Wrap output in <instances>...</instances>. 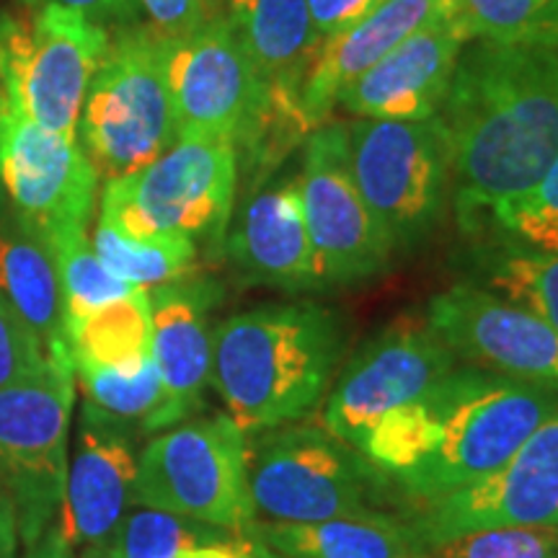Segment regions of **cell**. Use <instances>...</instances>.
Returning <instances> with one entry per match:
<instances>
[{"label": "cell", "mask_w": 558, "mask_h": 558, "mask_svg": "<svg viewBox=\"0 0 558 558\" xmlns=\"http://www.w3.org/2000/svg\"><path fill=\"white\" fill-rule=\"evenodd\" d=\"M488 226L507 243L558 254V156L538 186L494 215Z\"/></svg>", "instance_id": "obj_33"}, {"label": "cell", "mask_w": 558, "mask_h": 558, "mask_svg": "<svg viewBox=\"0 0 558 558\" xmlns=\"http://www.w3.org/2000/svg\"><path fill=\"white\" fill-rule=\"evenodd\" d=\"M473 39L558 45V0H458Z\"/></svg>", "instance_id": "obj_31"}, {"label": "cell", "mask_w": 558, "mask_h": 558, "mask_svg": "<svg viewBox=\"0 0 558 558\" xmlns=\"http://www.w3.org/2000/svg\"><path fill=\"white\" fill-rule=\"evenodd\" d=\"M488 290L558 331V254L501 243L486 262Z\"/></svg>", "instance_id": "obj_29"}, {"label": "cell", "mask_w": 558, "mask_h": 558, "mask_svg": "<svg viewBox=\"0 0 558 558\" xmlns=\"http://www.w3.org/2000/svg\"><path fill=\"white\" fill-rule=\"evenodd\" d=\"M349 158L365 205L393 254L427 241L450 190L442 130L432 120H357L349 124Z\"/></svg>", "instance_id": "obj_10"}, {"label": "cell", "mask_w": 558, "mask_h": 558, "mask_svg": "<svg viewBox=\"0 0 558 558\" xmlns=\"http://www.w3.org/2000/svg\"><path fill=\"white\" fill-rule=\"evenodd\" d=\"M248 535L284 558H416L411 525L380 512H357L320 522H259Z\"/></svg>", "instance_id": "obj_23"}, {"label": "cell", "mask_w": 558, "mask_h": 558, "mask_svg": "<svg viewBox=\"0 0 558 558\" xmlns=\"http://www.w3.org/2000/svg\"><path fill=\"white\" fill-rule=\"evenodd\" d=\"M166 78L177 137L220 140L256 166L288 148L282 130L298 109L295 94L262 78L228 19L213 16L166 41Z\"/></svg>", "instance_id": "obj_4"}, {"label": "cell", "mask_w": 558, "mask_h": 558, "mask_svg": "<svg viewBox=\"0 0 558 558\" xmlns=\"http://www.w3.org/2000/svg\"><path fill=\"white\" fill-rule=\"evenodd\" d=\"M75 388V367L50 362L34 378L0 390V484L16 507L24 548L58 520Z\"/></svg>", "instance_id": "obj_11"}, {"label": "cell", "mask_w": 558, "mask_h": 558, "mask_svg": "<svg viewBox=\"0 0 558 558\" xmlns=\"http://www.w3.org/2000/svg\"><path fill=\"white\" fill-rule=\"evenodd\" d=\"M248 492L267 522H320L373 512L380 473L360 450L316 424H284L248 437Z\"/></svg>", "instance_id": "obj_9"}, {"label": "cell", "mask_w": 558, "mask_h": 558, "mask_svg": "<svg viewBox=\"0 0 558 558\" xmlns=\"http://www.w3.org/2000/svg\"><path fill=\"white\" fill-rule=\"evenodd\" d=\"M73 367L135 369L153 357L148 290H135L68 329Z\"/></svg>", "instance_id": "obj_27"}, {"label": "cell", "mask_w": 558, "mask_h": 558, "mask_svg": "<svg viewBox=\"0 0 558 558\" xmlns=\"http://www.w3.org/2000/svg\"><path fill=\"white\" fill-rule=\"evenodd\" d=\"M99 179L78 140L39 128L0 88V192L47 246L86 233Z\"/></svg>", "instance_id": "obj_12"}, {"label": "cell", "mask_w": 558, "mask_h": 558, "mask_svg": "<svg viewBox=\"0 0 558 558\" xmlns=\"http://www.w3.org/2000/svg\"><path fill=\"white\" fill-rule=\"evenodd\" d=\"M166 41L153 26H120L90 78L78 137L107 181L145 169L177 143Z\"/></svg>", "instance_id": "obj_5"}, {"label": "cell", "mask_w": 558, "mask_h": 558, "mask_svg": "<svg viewBox=\"0 0 558 558\" xmlns=\"http://www.w3.org/2000/svg\"><path fill=\"white\" fill-rule=\"evenodd\" d=\"M21 558H73V550L62 541L58 525H52L34 546L24 548V556Z\"/></svg>", "instance_id": "obj_39"}, {"label": "cell", "mask_w": 558, "mask_h": 558, "mask_svg": "<svg viewBox=\"0 0 558 558\" xmlns=\"http://www.w3.org/2000/svg\"><path fill=\"white\" fill-rule=\"evenodd\" d=\"M298 192L326 284L362 282L390 267L393 246L357 190L344 124L311 132Z\"/></svg>", "instance_id": "obj_13"}, {"label": "cell", "mask_w": 558, "mask_h": 558, "mask_svg": "<svg viewBox=\"0 0 558 558\" xmlns=\"http://www.w3.org/2000/svg\"><path fill=\"white\" fill-rule=\"evenodd\" d=\"M0 298L29 324L50 362L73 365L54 256L9 199H0Z\"/></svg>", "instance_id": "obj_22"}, {"label": "cell", "mask_w": 558, "mask_h": 558, "mask_svg": "<svg viewBox=\"0 0 558 558\" xmlns=\"http://www.w3.org/2000/svg\"><path fill=\"white\" fill-rule=\"evenodd\" d=\"M19 546L16 507H13L5 486L0 484V558H19Z\"/></svg>", "instance_id": "obj_38"}, {"label": "cell", "mask_w": 558, "mask_h": 558, "mask_svg": "<svg viewBox=\"0 0 558 558\" xmlns=\"http://www.w3.org/2000/svg\"><path fill=\"white\" fill-rule=\"evenodd\" d=\"M153 362L173 407L186 418L202 407L213 365L209 311L220 300V284L207 277H184L150 292Z\"/></svg>", "instance_id": "obj_21"}, {"label": "cell", "mask_w": 558, "mask_h": 558, "mask_svg": "<svg viewBox=\"0 0 558 558\" xmlns=\"http://www.w3.org/2000/svg\"><path fill=\"white\" fill-rule=\"evenodd\" d=\"M501 525L558 527V409L492 476L424 505L411 525L418 546Z\"/></svg>", "instance_id": "obj_15"}, {"label": "cell", "mask_w": 558, "mask_h": 558, "mask_svg": "<svg viewBox=\"0 0 558 558\" xmlns=\"http://www.w3.org/2000/svg\"><path fill=\"white\" fill-rule=\"evenodd\" d=\"M558 409V386L450 369L416 401L383 416L360 452L422 505L497 473Z\"/></svg>", "instance_id": "obj_2"}, {"label": "cell", "mask_w": 558, "mask_h": 558, "mask_svg": "<svg viewBox=\"0 0 558 558\" xmlns=\"http://www.w3.org/2000/svg\"><path fill=\"white\" fill-rule=\"evenodd\" d=\"M427 326L456 360L558 386V331L488 288L460 282L429 300Z\"/></svg>", "instance_id": "obj_16"}, {"label": "cell", "mask_w": 558, "mask_h": 558, "mask_svg": "<svg viewBox=\"0 0 558 558\" xmlns=\"http://www.w3.org/2000/svg\"><path fill=\"white\" fill-rule=\"evenodd\" d=\"M73 558H111V554H109V546H104V548L78 550V554H73Z\"/></svg>", "instance_id": "obj_40"}, {"label": "cell", "mask_w": 558, "mask_h": 558, "mask_svg": "<svg viewBox=\"0 0 558 558\" xmlns=\"http://www.w3.org/2000/svg\"><path fill=\"white\" fill-rule=\"evenodd\" d=\"M456 369V354L427 320L401 318L347 362L324 403V429L360 450L383 416L416 401Z\"/></svg>", "instance_id": "obj_14"}, {"label": "cell", "mask_w": 558, "mask_h": 558, "mask_svg": "<svg viewBox=\"0 0 558 558\" xmlns=\"http://www.w3.org/2000/svg\"><path fill=\"white\" fill-rule=\"evenodd\" d=\"M111 558H271L254 535L140 507L124 514L109 543Z\"/></svg>", "instance_id": "obj_25"}, {"label": "cell", "mask_w": 558, "mask_h": 558, "mask_svg": "<svg viewBox=\"0 0 558 558\" xmlns=\"http://www.w3.org/2000/svg\"><path fill=\"white\" fill-rule=\"evenodd\" d=\"M50 3L65 5L104 29L107 24H132L140 13V0H50Z\"/></svg>", "instance_id": "obj_37"}, {"label": "cell", "mask_w": 558, "mask_h": 558, "mask_svg": "<svg viewBox=\"0 0 558 558\" xmlns=\"http://www.w3.org/2000/svg\"><path fill=\"white\" fill-rule=\"evenodd\" d=\"M228 254L248 282L282 290L326 288L298 181L251 194L228 235Z\"/></svg>", "instance_id": "obj_20"}, {"label": "cell", "mask_w": 558, "mask_h": 558, "mask_svg": "<svg viewBox=\"0 0 558 558\" xmlns=\"http://www.w3.org/2000/svg\"><path fill=\"white\" fill-rule=\"evenodd\" d=\"M305 3H308L313 29L320 39H326L360 21L380 0H305Z\"/></svg>", "instance_id": "obj_36"}, {"label": "cell", "mask_w": 558, "mask_h": 558, "mask_svg": "<svg viewBox=\"0 0 558 558\" xmlns=\"http://www.w3.org/2000/svg\"><path fill=\"white\" fill-rule=\"evenodd\" d=\"M135 471L137 456L128 435L81 418L54 520L73 554L109 546L132 505Z\"/></svg>", "instance_id": "obj_18"}, {"label": "cell", "mask_w": 558, "mask_h": 558, "mask_svg": "<svg viewBox=\"0 0 558 558\" xmlns=\"http://www.w3.org/2000/svg\"><path fill=\"white\" fill-rule=\"evenodd\" d=\"M429 558H558V527L501 525L432 543Z\"/></svg>", "instance_id": "obj_32"}, {"label": "cell", "mask_w": 558, "mask_h": 558, "mask_svg": "<svg viewBox=\"0 0 558 558\" xmlns=\"http://www.w3.org/2000/svg\"><path fill=\"white\" fill-rule=\"evenodd\" d=\"M228 24L264 81L300 88L320 41L305 0H228Z\"/></svg>", "instance_id": "obj_24"}, {"label": "cell", "mask_w": 558, "mask_h": 558, "mask_svg": "<svg viewBox=\"0 0 558 558\" xmlns=\"http://www.w3.org/2000/svg\"><path fill=\"white\" fill-rule=\"evenodd\" d=\"M140 9L148 13L150 26L160 37H184L213 19V0H140Z\"/></svg>", "instance_id": "obj_35"}, {"label": "cell", "mask_w": 558, "mask_h": 558, "mask_svg": "<svg viewBox=\"0 0 558 558\" xmlns=\"http://www.w3.org/2000/svg\"><path fill=\"white\" fill-rule=\"evenodd\" d=\"M109 50V32L65 5L0 11V88L39 128L78 140L90 78Z\"/></svg>", "instance_id": "obj_8"}, {"label": "cell", "mask_w": 558, "mask_h": 558, "mask_svg": "<svg viewBox=\"0 0 558 558\" xmlns=\"http://www.w3.org/2000/svg\"><path fill=\"white\" fill-rule=\"evenodd\" d=\"M50 251L54 256V267H58L68 329L90 316L94 311L104 308V305L140 290L117 275H111L107 264L99 259V254L90 246L86 233H75L68 235V239L54 241Z\"/></svg>", "instance_id": "obj_30"}, {"label": "cell", "mask_w": 558, "mask_h": 558, "mask_svg": "<svg viewBox=\"0 0 558 558\" xmlns=\"http://www.w3.org/2000/svg\"><path fill=\"white\" fill-rule=\"evenodd\" d=\"M90 246L111 275L140 290L190 277L197 264V241L190 235L160 233L150 239H130L101 220L96 222Z\"/></svg>", "instance_id": "obj_28"}, {"label": "cell", "mask_w": 558, "mask_h": 558, "mask_svg": "<svg viewBox=\"0 0 558 558\" xmlns=\"http://www.w3.org/2000/svg\"><path fill=\"white\" fill-rule=\"evenodd\" d=\"M47 365L50 360L37 333L0 298V390L34 378Z\"/></svg>", "instance_id": "obj_34"}, {"label": "cell", "mask_w": 558, "mask_h": 558, "mask_svg": "<svg viewBox=\"0 0 558 558\" xmlns=\"http://www.w3.org/2000/svg\"><path fill=\"white\" fill-rule=\"evenodd\" d=\"M248 437L228 414L163 429L140 450L132 505L248 535Z\"/></svg>", "instance_id": "obj_6"}, {"label": "cell", "mask_w": 558, "mask_h": 558, "mask_svg": "<svg viewBox=\"0 0 558 558\" xmlns=\"http://www.w3.org/2000/svg\"><path fill=\"white\" fill-rule=\"evenodd\" d=\"M239 153L207 137H177L163 156L101 190V215L122 235L160 233L220 241L233 213Z\"/></svg>", "instance_id": "obj_7"}, {"label": "cell", "mask_w": 558, "mask_h": 558, "mask_svg": "<svg viewBox=\"0 0 558 558\" xmlns=\"http://www.w3.org/2000/svg\"><path fill=\"white\" fill-rule=\"evenodd\" d=\"M341 349L344 331L329 308L262 305L215 326L209 383L246 437L259 435L320 407Z\"/></svg>", "instance_id": "obj_3"}, {"label": "cell", "mask_w": 558, "mask_h": 558, "mask_svg": "<svg viewBox=\"0 0 558 558\" xmlns=\"http://www.w3.org/2000/svg\"><path fill=\"white\" fill-rule=\"evenodd\" d=\"M75 386L83 390V418L130 437L132 429L160 432L184 422L166 393L156 362L135 369L75 367Z\"/></svg>", "instance_id": "obj_26"}, {"label": "cell", "mask_w": 558, "mask_h": 558, "mask_svg": "<svg viewBox=\"0 0 558 558\" xmlns=\"http://www.w3.org/2000/svg\"><path fill=\"white\" fill-rule=\"evenodd\" d=\"M458 11V0H380L344 32L320 39L300 83V111L311 130L326 124L341 90L383 54L437 19Z\"/></svg>", "instance_id": "obj_19"}, {"label": "cell", "mask_w": 558, "mask_h": 558, "mask_svg": "<svg viewBox=\"0 0 558 558\" xmlns=\"http://www.w3.org/2000/svg\"><path fill=\"white\" fill-rule=\"evenodd\" d=\"M416 558H429V556H416Z\"/></svg>", "instance_id": "obj_42"}, {"label": "cell", "mask_w": 558, "mask_h": 558, "mask_svg": "<svg viewBox=\"0 0 558 558\" xmlns=\"http://www.w3.org/2000/svg\"><path fill=\"white\" fill-rule=\"evenodd\" d=\"M471 39L460 11L437 19L357 75L337 104L357 120H432Z\"/></svg>", "instance_id": "obj_17"}, {"label": "cell", "mask_w": 558, "mask_h": 558, "mask_svg": "<svg viewBox=\"0 0 558 558\" xmlns=\"http://www.w3.org/2000/svg\"><path fill=\"white\" fill-rule=\"evenodd\" d=\"M435 122L460 220L481 230L533 192L558 156V45L471 39Z\"/></svg>", "instance_id": "obj_1"}, {"label": "cell", "mask_w": 558, "mask_h": 558, "mask_svg": "<svg viewBox=\"0 0 558 558\" xmlns=\"http://www.w3.org/2000/svg\"><path fill=\"white\" fill-rule=\"evenodd\" d=\"M21 9H37V5L45 3V0H16Z\"/></svg>", "instance_id": "obj_41"}]
</instances>
